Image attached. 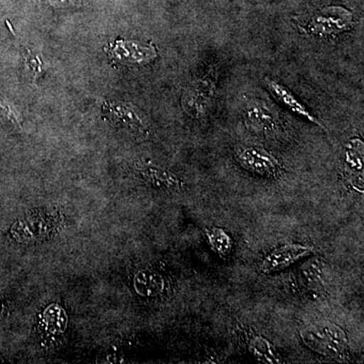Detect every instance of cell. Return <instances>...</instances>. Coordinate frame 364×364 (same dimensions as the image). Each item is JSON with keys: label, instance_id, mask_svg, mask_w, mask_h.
I'll list each match as a JSON object with an SVG mask.
<instances>
[{"label": "cell", "instance_id": "6", "mask_svg": "<svg viewBox=\"0 0 364 364\" xmlns=\"http://www.w3.org/2000/svg\"><path fill=\"white\" fill-rule=\"evenodd\" d=\"M314 252V248L304 244L291 243L275 248L261 260L262 273L282 272L301 258Z\"/></svg>", "mask_w": 364, "mask_h": 364}, {"label": "cell", "instance_id": "1", "mask_svg": "<svg viewBox=\"0 0 364 364\" xmlns=\"http://www.w3.org/2000/svg\"><path fill=\"white\" fill-rule=\"evenodd\" d=\"M301 338L309 348L329 358H343L349 348L346 332L338 325L330 322L306 326L301 331Z\"/></svg>", "mask_w": 364, "mask_h": 364}, {"label": "cell", "instance_id": "2", "mask_svg": "<svg viewBox=\"0 0 364 364\" xmlns=\"http://www.w3.org/2000/svg\"><path fill=\"white\" fill-rule=\"evenodd\" d=\"M217 68H210L202 77L196 79L182 93L183 111L193 119H202L207 114L208 107L215 97L217 88Z\"/></svg>", "mask_w": 364, "mask_h": 364}, {"label": "cell", "instance_id": "13", "mask_svg": "<svg viewBox=\"0 0 364 364\" xmlns=\"http://www.w3.org/2000/svg\"><path fill=\"white\" fill-rule=\"evenodd\" d=\"M208 244L215 253L221 256H228L233 249L231 236L222 228L213 227L205 231Z\"/></svg>", "mask_w": 364, "mask_h": 364}, {"label": "cell", "instance_id": "17", "mask_svg": "<svg viewBox=\"0 0 364 364\" xmlns=\"http://www.w3.org/2000/svg\"><path fill=\"white\" fill-rule=\"evenodd\" d=\"M51 6L59 9H70V7L80 6L81 0H48Z\"/></svg>", "mask_w": 364, "mask_h": 364}, {"label": "cell", "instance_id": "7", "mask_svg": "<svg viewBox=\"0 0 364 364\" xmlns=\"http://www.w3.org/2000/svg\"><path fill=\"white\" fill-rule=\"evenodd\" d=\"M112 58L127 65H144L156 58L154 46L130 41H117L109 47Z\"/></svg>", "mask_w": 364, "mask_h": 364}, {"label": "cell", "instance_id": "16", "mask_svg": "<svg viewBox=\"0 0 364 364\" xmlns=\"http://www.w3.org/2000/svg\"><path fill=\"white\" fill-rule=\"evenodd\" d=\"M312 263L313 264L301 268V279L308 286L318 284L322 279V272H321V268H318V264L314 261Z\"/></svg>", "mask_w": 364, "mask_h": 364}, {"label": "cell", "instance_id": "10", "mask_svg": "<svg viewBox=\"0 0 364 364\" xmlns=\"http://www.w3.org/2000/svg\"><path fill=\"white\" fill-rule=\"evenodd\" d=\"M246 122L256 130L270 131L275 128L277 119L272 112L262 105H253L246 109Z\"/></svg>", "mask_w": 364, "mask_h": 364}, {"label": "cell", "instance_id": "12", "mask_svg": "<svg viewBox=\"0 0 364 364\" xmlns=\"http://www.w3.org/2000/svg\"><path fill=\"white\" fill-rule=\"evenodd\" d=\"M141 173L146 179L161 188H176L181 186L178 178L173 173L159 167L147 165L141 168Z\"/></svg>", "mask_w": 364, "mask_h": 364}, {"label": "cell", "instance_id": "15", "mask_svg": "<svg viewBox=\"0 0 364 364\" xmlns=\"http://www.w3.org/2000/svg\"><path fill=\"white\" fill-rule=\"evenodd\" d=\"M0 114H1L2 117H6L9 123L13 124L16 129L21 131L23 130V122H21L20 114L1 95H0Z\"/></svg>", "mask_w": 364, "mask_h": 364}, {"label": "cell", "instance_id": "4", "mask_svg": "<svg viewBox=\"0 0 364 364\" xmlns=\"http://www.w3.org/2000/svg\"><path fill=\"white\" fill-rule=\"evenodd\" d=\"M104 111L112 123L130 132L132 135L138 138H146L149 135V128L145 119L133 105L123 102H107Z\"/></svg>", "mask_w": 364, "mask_h": 364}, {"label": "cell", "instance_id": "11", "mask_svg": "<svg viewBox=\"0 0 364 364\" xmlns=\"http://www.w3.org/2000/svg\"><path fill=\"white\" fill-rule=\"evenodd\" d=\"M136 289L145 296H155L161 293L163 280L159 273L153 270H142L136 277Z\"/></svg>", "mask_w": 364, "mask_h": 364}, {"label": "cell", "instance_id": "9", "mask_svg": "<svg viewBox=\"0 0 364 364\" xmlns=\"http://www.w3.org/2000/svg\"><path fill=\"white\" fill-rule=\"evenodd\" d=\"M248 349L254 358L263 363H282L279 352L274 345L260 335H253L248 341Z\"/></svg>", "mask_w": 364, "mask_h": 364}, {"label": "cell", "instance_id": "3", "mask_svg": "<svg viewBox=\"0 0 364 364\" xmlns=\"http://www.w3.org/2000/svg\"><path fill=\"white\" fill-rule=\"evenodd\" d=\"M353 26V16L343 7L331 6L314 14L306 31L317 37H329L347 32Z\"/></svg>", "mask_w": 364, "mask_h": 364}, {"label": "cell", "instance_id": "8", "mask_svg": "<svg viewBox=\"0 0 364 364\" xmlns=\"http://www.w3.org/2000/svg\"><path fill=\"white\" fill-rule=\"evenodd\" d=\"M265 83H267L268 90L274 95V97L277 98V100H279V102H282L284 105H287L294 114L305 117L308 121L312 122L313 124H317V126L323 127L321 122H318V119H316V117L306 109L305 105L299 102L298 98L294 97L291 90H287V87L277 82V81L273 80V79L265 78Z\"/></svg>", "mask_w": 364, "mask_h": 364}, {"label": "cell", "instance_id": "5", "mask_svg": "<svg viewBox=\"0 0 364 364\" xmlns=\"http://www.w3.org/2000/svg\"><path fill=\"white\" fill-rule=\"evenodd\" d=\"M236 159L244 169L258 176L275 177L282 171L277 158L261 148H241L237 151Z\"/></svg>", "mask_w": 364, "mask_h": 364}, {"label": "cell", "instance_id": "14", "mask_svg": "<svg viewBox=\"0 0 364 364\" xmlns=\"http://www.w3.org/2000/svg\"><path fill=\"white\" fill-rule=\"evenodd\" d=\"M23 50L28 73L32 76L33 80H37L38 78L44 74L46 70L44 60H42L39 55L35 54L31 50L26 49V48H23Z\"/></svg>", "mask_w": 364, "mask_h": 364}]
</instances>
